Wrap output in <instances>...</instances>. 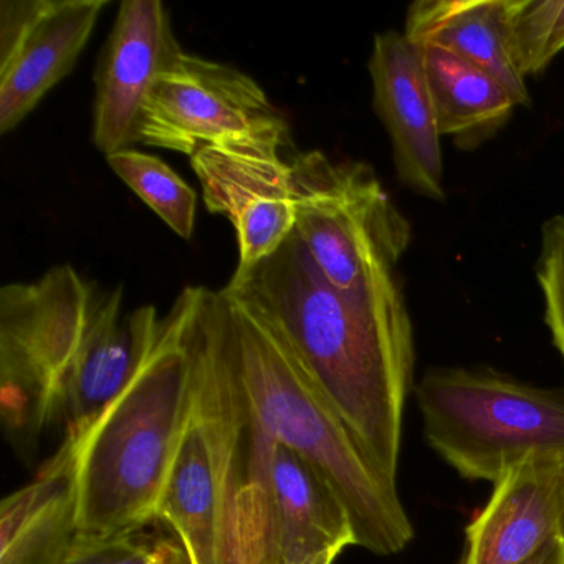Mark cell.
<instances>
[{
	"instance_id": "6da1fadb",
	"label": "cell",
	"mask_w": 564,
	"mask_h": 564,
	"mask_svg": "<svg viewBox=\"0 0 564 564\" xmlns=\"http://www.w3.org/2000/svg\"><path fill=\"white\" fill-rule=\"evenodd\" d=\"M224 290L279 326L362 454L395 484L415 361L398 275L343 292L293 230L272 256L237 267Z\"/></svg>"
},
{
	"instance_id": "7a4b0ae2",
	"label": "cell",
	"mask_w": 564,
	"mask_h": 564,
	"mask_svg": "<svg viewBox=\"0 0 564 564\" xmlns=\"http://www.w3.org/2000/svg\"><path fill=\"white\" fill-rule=\"evenodd\" d=\"M220 292L237 365L280 444L335 491L356 546L381 556L404 550L414 528L395 484L362 454L279 326L252 303Z\"/></svg>"
},
{
	"instance_id": "3957f363",
	"label": "cell",
	"mask_w": 564,
	"mask_h": 564,
	"mask_svg": "<svg viewBox=\"0 0 564 564\" xmlns=\"http://www.w3.org/2000/svg\"><path fill=\"white\" fill-rule=\"evenodd\" d=\"M193 365L180 300L128 388L74 441L78 533L144 530L191 411ZM68 438V437H65Z\"/></svg>"
},
{
	"instance_id": "277c9868",
	"label": "cell",
	"mask_w": 564,
	"mask_h": 564,
	"mask_svg": "<svg viewBox=\"0 0 564 564\" xmlns=\"http://www.w3.org/2000/svg\"><path fill=\"white\" fill-rule=\"evenodd\" d=\"M177 300L193 365V402L216 468L220 564H279L273 497L279 438L237 365L223 292L187 286Z\"/></svg>"
},
{
	"instance_id": "5b68a950",
	"label": "cell",
	"mask_w": 564,
	"mask_h": 564,
	"mask_svg": "<svg viewBox=\"0 0 564 564\" xmlns=\"http://www.w3.org/2000/svg\"><path fill=\"white\" fill-rule=\"evenodd\" d=\"M415 392L429 445L468 480L497 484L534 455L564 457V391L491 369L438 368Z\"/></svg>"
},
{
	"instance_id": "8992f818",
	"label": "cell",
	"mask_w": 564,
	"mask_h": 564,
	"mask_svg": "<svg viewBox=\"0 0 564 564\" xmlns=\"http://www.w3.org/2000/svg\"><path fill=\"white\" fill-rule=\"evenodd\" d=\"M290 163L295 232L323 276L356 292L395 275L411 226L372 167L318 150Z\"/></svg>"
},
{
	"instance_id": "52a82bcc",
	"label": "cell",
	"mask_w": 564,
	"mask_h": 564,
	"mask_svg": "<svg viewBox=\"0 0 564 564\" xmlns=\"http://www.w3.org/2000/svg\"><path fill=\"white\" fill-rule=\"evenodd\" d=\"M98 290L68 263L0 290V414L12 441L29 447L57 419Z\"/></svg>"
},
{
	"instance_id": "ba28073f",
	"label": "cell",
	"mask_w": 564,
	"mask_h": 564,
	"mask_svg": "<svg viewBox=\"0 0 564 564\" xmlns=\"http://www.w3.org/2000/svg\"><path fill=\"white\" fill-rule=\"evenodd\" d=\"M269 95L239 68L183 54L158 75L141 118V143L193 158L217 141L285 127Z\"/></svg>"
},
{
	"instance_id": "9c48e42d",
	"label": "cell",
	"mask_w": 564,
	"mask_h": 564,
	"mask_svg": "<svg viewBox=\"0 0 564 564\" xmlns=\"http://www.w3.org/2000/svg\"><path fill=\"white\" fill-rule=\"evenodd\" d=\"M290 147L285 124L217 141L191 158L207 210L236 230L240 269L272 256L295 230Z\"/></svg>"
},
{
	"instance_id": "30bf717a",
	"label": "cell",
	"mask_w": 564,
	"mask_h": 564,
	"mask_svg": "<svg viewBox=\"0 0 564 564\" xmlns=\"http://www.w3.org/2000/svg\"><path fill=\"white\" fill-rule=\"evenodd\" d=\"M105 0L0 2V133L14 131L87 47Z\"/></svg>"
},
{
	"instance_id": "8fae6325",
	"label": "cell",
	"mask_w": 564,
	"mask_h": 564,
	"mask_svg": "<svg viewBox=\"0 0 564 564\" xmlns=\"http://www.w3.org/2000/svg\"><path fill=\"white\" fill-rule=\"evenodd\" d=\"M183 52L163 2H121L95 72L91 140L105 156L141 143L148 95Z\"/></svg>"
},
{
	"instance_id": "7c38bea8",
	"label": "cell",
	"mask_w": 564,
	"mask_h": 564,
	"mask_svg": "<svg viewBox=\"0 0 564 564\" xmlns=\"http://www.w3.org/2000/svg\"><path fill=\"white\" fill-rule=\"evenodd\" d=\"M368 70L399 181L425 199L444 200L442 134L421 51L404 32H382L372 42Z\"/></svg>"
},
{
	"instance_id": "4fadbf2b",
	"label": "cell",
	"mask_w": 564,
	"mask_h": 564,
	"mask_svg": "<svg viewBox=\"0 0 564 564\" xmlns=\"http://www.w3.org/2000/svg\"><path fill=\"white\" fill-rule=\"evenodd\" d=\"M156 306L127 312L121 289L98 290L77 355L58 395L65 437L78 438L128 388L160 335Z\"/></svg>"
},
{
	"instance_id": "5bb4252c",
	"label": "cell",
	"mask_w": 564,
	"mask_h": 564,
	"mask_svg": "<svg viewBox=\"0 0 564 564\" xmlns=\"http://www.w3.org/2000/svg\"><path fill=\"white\" fill-rule=\"evenodd\" d=\"M564 505L563 455L514 465L465 530L458 564H524L556 540Z\"/></svg>"
},
{
	"instance_id": "9a60e30c",
	"label": "cell",
	"mask_w": 564,
	"mask_h": 564,
	"mask_svg": "<svg viewBox=\"0 0 564 564\" xmlns=\"http://www.w3.org/2000/svg\"><path fill=\"white\" fill-rule=\"evenodd\" d=\"M77 534V451L64 437L37 477L0 505V564L54 563Z\"/></svg>"
},
{
	"instance_id": "2e32d148",
	"label": "cell",
	"mask_w": 564,
	"mask_h": 564,
	"mask_svg": "<svg viewBox=\"0 0 564 564\" xmlns=\"http://www.w3.org/2000/svg\"><path fill=\"white\" fill-rule=\"evenodd\" d=\"M404 35L460 55L498 78L520 107L530 105L511 51L510 0H419L405 15Z\"/></svg>"
},
{
	"instance_id": "e0dca14e",
	"label": "cell",
	"mask_w": 564,
	"mask_h": 564,
	"mask_svg": "<svg viewBox=\"0 0 564 564\" xmlns=\"http://www.w3.org/2000/svg\"><path fill=\"white\" fill-rule=\"evenodd\" d=\"M279 564H308L355 544L351 521L326 481L292 448L276 444L273 465Z\"/></svg>"
},
{
	"instance_id": "ac0fdd59",
	"label": "cell",
	"mask_w": 564,
	"mask_h": 564,
	"mask_svg": "<svg viewBox=\"0 0 564 564\" xmlns=\"http://www.w3.org/2000/svg\"><path fill=\"white\" fill-rule=\"evenodd\" d=\"M156 520L166 521L193 564H220L219 491L206 425L193 402L171 462Z\"/></svg>"
},
{
	"instance_id": "d6986e66",
	"label": "cell",
	"mask_w": 564,
	"mask_h": 564,
	"mask_svg": "<svg viewBox=\"0 0 564 564\" xmlns=\"http://www.w3.org/2000/svg\"><path fill=\"white\" fill-rule=\"evenodd\" d=\"M442 137L474 147L520 107L490 72L435 45H417Z\"/></svg>"
},
{
	"instance_id": "ffe728a7",
	"label": "cell",
	"mask_w": 564,
	"mask_h": 564,
	"mask_svg": "<svg viewBox=\"0 0 564 564\" xmlns=\"http://www.w3.org/2000/svg\"><path fill=\"white\" fill-rule=\"evenodd\" d=\"M107 158L115 174L147 204L167 227L191 239L196 226L197 194L160 158L128 148Z\"/></svg>"
},
{
	"instance_id": "44dd1931",
	"label": "cell",
	"mask_w": 564,
	"mask_h": 564,
	"mask_svg": "<svg viewBox=\"0 0 564 564\" xmlns=\"http://www.w3.org/2000/svg\"><path fill=\"white\" fill-rule=\"evenodd\" d=\"M510 34L521 77L541 74L564 51V0H510Z\"/></svg>"
},
{
	"instance_id": "7402d4cb",
	"label": "cell",
	"mask_w": 564,
	"mask_h": 564,
	"mask_svg": "<svg viewBox=\"0 0 564 564\" xmlns=\"http://www.w3.org/2000/svg\"><path fill=\"white\" fill-rule=\"evenodd\" d=\"M536 279L544 303V323L564 359V216L551 217L541 230Z\"/></svg>"
},
{
	"instance_id": "603a6c76",
	"label": "cell",
	"mask_w": 564,
	"mask_h": 564,
	"mask_svg": "<svg viewBox=\"0 0 564 564\" xmlns=\"http://www.w3.org/2000/svg\"><path fill=\"white\" fill-rule=\"evenodd\" d=\"M158 541L143 530L108 536L78 533L51 564H148Z\"/></svg>"
},
{
	"instance_id": "cb8c5ba5",
	"label": "cell",
	"mask_w": 564,
	"mask_h": 564,
	"mask_svg": "<svg viewBox=\"0 0 564 564\" xmlns=\"http://www.w3.org/2000/svg\"><path fill=\"white\" fill-rule=\"evenodd\" d=\"M148 564H193L186 547L180 540H170V538H160L153 556Z\"/></svg>"
},
{
	"instance_id": "d4e9b609",
	"label": "cell",
	"mask_w": 564,
	"mask_h": 564,
	"mask_svg": "<svg viewBox=\"0 0 564 564\" xmlns=\"http://www.w3.org/2000/svg\"><path fill=\"white\" fill-rule=\"evenodd\" d=\"M524 564H564V546L560 540L547 543L543 550L538 551L531 560Z\"/></svg>"
},
{
	"instance_id": "484cf974",
	"label": "cell",
	"mask_w": 564,
	"mask_h": 564,
	"mask_svg": "<svg viewBox=\"0 0 564 564\" xmlns=\"http://www.w3.org/2000/svg\"><path fill=\"white\" fill-rule=\"evenodd\" d=\"M339 556V551H329V553L323 554V556L316 557L315 561L308 564H333L336 557Z\"/></svg>"
},
{
	"instance_id": "4316f807",
	"label": "cell",
	"mask_w": 564,
	"mask_h": 564,
	"mask_svg": "<svg viewBox=\"0 0 564 564\" xmlns=\"http://www.w3.org/2000/svg\"><path fill=\"white\" fill-rule=\"evenodd\" d=\"M557 540H560L564 546V505H563V513H561L560 533H557Z\"/></svg>"
}]
</instances>
